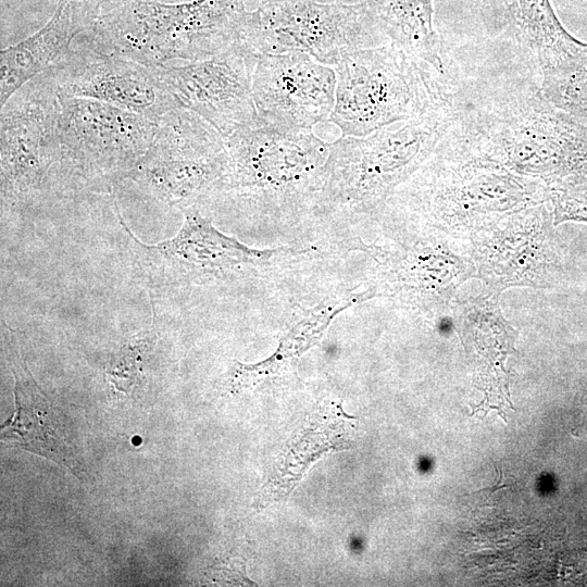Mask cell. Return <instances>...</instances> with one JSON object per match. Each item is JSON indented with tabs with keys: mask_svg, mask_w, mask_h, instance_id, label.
I'll list each match as a JSON object with an SVG mask.
<instances>
[{
	"mask_svg": "<svg viewBox=\"0 0 587 587\" xmlns=\"http://www.w3.org/2000/svg\"><path fill=\"white\" fill-rule=\"evenodd\" d=\"M458 123L488 157L554 190L587 184V123L554 108L539 87L509 86L462 105Z\"/></svg>",
	"mask_w": 587,
	"mask_h": 587,
	"instance_id": "cell-1",
	"label": "cell"
},
{
	"mask_svg": "<svg viewBox=\"0 0 587 587\" xmlns=\"http://www.w3.org/2000/svg\"><path fill=\"white\" fill-rule=\"evenodd\" d=\"M246 14L245 0H102L93 48L149 66L200 61L240 39Z\"/></svg>",
	"mask_w": 587,
	"mask_h": 587,
	"instance_id": "cell-2",
	"label": "cell"
},
{
	"mask_svg": "<svg viewBox=\"0 0 587 587\" xmlns=\"http://www.w3.org/2000/svg\"><path fill=\"white\" fill-rule=\"evenodd\" d=\"M461 109L453 91L416 118L330 143L319 201L353 211L379 204L430 158Z\"/></svg>",
	"mask_w": 587,
	"mask_h": 587,
	"instance_id": "cell-3",
	"label": "cell"
},
{
	"mask_svg": "<svg viewBox=\"0 0 587 587\" xmlns=\"http://www.w3.org/2000/svg\"><path fill=\"white\" fill-rule=\"evenodd\" d=\"M334 70L329 121L342 137H364L416 118L453 91L446 76L391 43L348 52Z\"/></svg>",
	"mask_w": 587,
	"mask_h": 587,
	"instance_id": "cell-4",
	"label": "cell"
},
{
	"mask_svg": "<svg viewBox=\"0 0 587 587\" xmlns=\"http://www.w3.org/2000/svg\"><path fill=\"white\" fill-rule=\"evenodd\" d=\"M228 167L221 187L262 207L297 205L320 192L329 145L312 130L262 123L226 138Z\"/></svg>",
	"mask_w": 587,
	"mask_h": 587,
	"instance_id": "cell-5",
	"label": "cell"
},
{
	"mask_svg": "<svg viewBox=\"0 0 587 587\" xmlns=\"http://www.w3.org/2000/svg\"><path fill=\"white\" fill-rule=\"evenodd\" d=\"M240 40L258 55L303 52L333 66L348 52L388 43L369 0H264L247 12Z\"/></svg>",
	"mask_w": 587,
	"mask_h": 587,
	"instance_id": "cell-6",
	"label": "cell"
},
{
	"mask_svg": "<svg viewBox=\"0 0 587 587\" xmlns=\"http://www.w3.org/2000/svg\"><path fill=\"white\" fill-rule=\"evenodd\" d=\"M60 99L51 68L20 88L1 107L2 204L25 208L39 201L51 170H62Z\"/></svg>",
	"mask_w": 587,
	"mask_h": 587,
	"instance_id": "cell-7",
	"label": "cell"
},
{
	"mask_svg": "<svg viewBox=\"0 0 587 587\" xmlns=\"http://www.w3.org/2000/svg\"><path fill=\"white\" fill-rule=\"evenodd\" d=\"M228 153L221 134L197 114L179 108L159 121L158 133L126 178L170 207H188L221 187Z\"/></svg>",
	"mask_w": 587,
	"mask_h": 587,
	"instance_id": "cell-8",
	"label": "cell"
},
{
	"mask_svg": "<svg viewBox=\"0 0 587 587\" xmlns=\"http://www.w3.org/2000/svg\"><path fill=\"white\" fill-rule=\"evenodd\" d=\"M59 99L62 171L86 183L126 178L159 129V122L109 103Z\"/></svg>",
	"mask_w": 587,
	"mask_h": 587,
	"instance_id": "cell-9",
	"label": "cell"
},
{
	"mask_svg": "<svg viewBox=\"0 0 587 587\" xmlns=\"http://www.w3.org/2000/svg\"><path fill=\"white\" fill-rule=\"evenodd\" d=\"M259 55L240 39L224 51L180 66H158L183 109L213 126L223 138L259 123L252 76Z\"/></svg>",
	"mask_w": 587,
	"mask_h": 587,
	"instance_id": "cell-10",
	"label": "cell"
},
{
	"mask_svg": "<svg viewBox=\"0 0 587 587\" xmlns=\"http://www.w3.org/2000/svg\"><path fill=\"white\" fill-rule=\"evenodd\" d=\"M50 68L60 97L101 101L157 122L182 108L162 80L158 66L93 47L70 51Z\"/></svg>",
	"mask_w": 587,
	"mask_h": 587,
	"instance_id": "cell-11",
	"label": "cell"
},
{
	"mask_svg": "<svg viewBox=\"0 0 587 587\" xmlns=\"http://www.w3.org/2000/svg\"><path fill=\"white\" fill-rule=\"evenodd\" d=\"M252 95L260 123L282 130H312L330 118L336 73L303 52L261 54Z\"/></svg>",
	"mask_w": 587,
	"mask_h": 587,
	"instance_id": "cell-12",
	"label": "cell"
},
{
	"mask_svg": "<svg viewBox=\"0 0 587 587\" xmlns=\"http://www.w3.org/2000/svg\"><path fill=\"white\" fill-rule=\"evenodd\" d=\"M184 222L178 233L154 245L141 242L120 222L135 241L141 259L153 272L162 276L218 275L239 271L241 267L261 265L277 255L276 250L247 247L226 236L203 217L195 204L182 208Z\"/></svg>",
	"mask_w": 587,
	"mask_h": 587,
	"instance_id": "cell-13",
	"label": "cell"
},
{
	"mask_svg": "<svg viewBox=\"0 0 587 587\" xmlns=\"http://www.w3.org/2000/svg\"><path fill=\"white\" fill-rule=\"evenodd\" d=\"M98 0H58L55 11L37 33L0 52V103L3 107L25 84L61 62L73 39L92 30Z\"/></svg>",
	"mask_w": 587,
	"mask_h": 587,
	"instance_id": "cell-14",
	"label": "cell"
},
{
	"mask_svg": "<svg viewBox=\"0 0 587 587\" xmlns=\"http://www.w3.org/2000/svg\"><path fill=\"white\" fill-rule=\"evenodd\" d=\"M15 411L1 427L5 447L20 448L66 467L77 478H86L58 424L52 408L24 361L14 364Z\"/></svg>",
	"mask_w": 587,
	"mask_h": 587,
	"instance_id": "cell-15",
	"label": "cell"
},
{
	"mask_svg": "<svg viewBox=\"0 0 587 587\" xmlns=\"http://www.w3.org/2000/svg\"><path fill=\"white\" fill-rule=\"evenodd\" d=\"M515 41L540 71L566 62L587 48L561 24L549 0H490Z\"/></svg>",
	"mask_w": 587,
	"mask_h": 587,
	"instance_id": "cell-16",
	"label": "cell"
},
{
	"mask_svg": "<svg viewBox=\"0 0 587 587\" xmlns=\"http://www.w3.org/2000/svg\"><path fill=\"white\" fill-rule=\"evenodd\" d=\"M380 32L413 59L446 76L445 52L434 27L433 0H369Z\"/></svg>",
	"mask_w": 587,
	"mask_h": 587,
	"instance_id": "cell-17",
	"label": "cell"
},
{
	"mask_svg": "<svg viewBox=\"0 0 587 587\" xmlns=\"http://www.w3.org/2000/svg\"><path fill=\"white\" fill-rule=\"evenodd\" d=\"M367 297L364 296V292L354 295L321 308L319 311H312L285 335L275 353L268 359L257 364H245L236 361L226 376V388L230 392H239L275 375L290 360L314 345L337 314Z\"/></svg>",
	"mask_w": 587,
	"mask_h": 587,
	"instance_id": "cell-18",
	"label": "cell"
},
{
	"mask_svg": "<svg viewBox=\"0 0 587 587\" xmlns=\"http://www.w3.org/2000/svg\"><path fill=\"white\" fill-rule=\"evenodd\" d=\"M539 90L554 108L587 123V48L566 62L542 70Z\"/></svg>",
	"mask_w": 587,
	"mask_h": 587,
	"instance_id": "cell-19",
	"label": "cell"
},
{
	"mask_svg": "<svg viewBox=\"0 0 587 587\" xmlns=\"http://www.w3.org/2000/svg\"><path fill=\"white\" fill-rule=\"evenodd\" d=\"M154 320L153 314L151 325L129 337L113 357L107 375L114 390L129 394L141 380L143 366L157 341Z\"/></svg>",
	"mask_w": 587,
	"mask_h": 587,
	"instance_id": "cell-20",
	"label": "cell"
},
{
	"mask_svg": "<svg viewBox=\"0 0 587 587\" xmlns=\"http://www.w3.org/2000/svg\"><path fill=\"white\" fill-rule=\"evenodd\" d=\"M557 205L563 216L587 218V184L554 190Z\"/></svg>",
	"mask_w": 587,
	"mask_h": 587,
	"instance_id": "cell-21",
	"label": "cell"
},
{
	"mask_svg": "<svg viewBox=\"0 0 587 587\" xmlns=\"http://www.w3.org/2000/svg\"><path fill=\"white\" fill-rule=\"evenodd\" d=\"M104 1H112V0H104Z\"/></svg>",
	"mask_w": 587,
	"mask_h": 587,
	"instance_id": "cell-22",
	"label": "cell"
}]
</instances>
